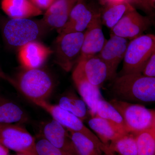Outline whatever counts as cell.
<instances>
[{
    "mask_svg": "<svg viewBox=\"0 0 155 155\" xmlns=\"http://www.w3.org/2000/svg\"><path fill=\"white\" fill-rule=\"evenodd\" d=\"M100 1H101V2L102 3H103V4L104 5L106 3L110 2V1H112V0H100Z\"/></svg>",
    "mask_w": 155,
    "mask_h": 155,
    "instance_id": "1f68e13d",
    "label": "cell"
},
{
    "mask_svg": "<svg viewBox=\"0 0 155 155\" xmlns=\"http://www.w3.org/2000/svg\"><path fill=\"white\" fill-rule=\"evenodd\" d=\"M39 9L46 10L55 0H30Z\"/></svg>",
    "mask_w": 155,
    "mask_h": 155,
    "instance_id": "83f0119b",
    "label": "cell"
},
{
    "mask_svg": "<svg viewBox=\"0 0 155 155\" xmlns=\"http://www.w3.org/2000/svg\"><path fill=\"white\" fill-rule=\"evenodd\" d=\"M129 41L127 39L110 35L98 54L107 68L108 80H113L117 76L118 66L124 59Z\"/></svg>",
    "mask_w": 155,
    "mask_h": 155,
    "instance_id": "9c48e42d",
    "label": "cell"
},
{
    "mask_svg": "<svg viewBox=\"0 0 155 155\" xmlns=\"http://www.w3.org/2000/svg\"><path fill=\"white\" fill-rule=\"evenodd\" d=\"M73 70L99 87L108 80L107 68L98 55L79 60Z\"/></svg>",
    "mask_w": 155,
    "mask_h": 155,
    "instance_id": "5bb4252c",
    "label": "cell"
},
{
    "mask_svg": "<svg viewBox=\"0 0 155 155\" xmlns=\"http://www.w3.org/2000/svg\"><path fill=\"white\" fill-rule=\"evenodd\" d=\"M13 78L15 88L32 103L47 101L54 87L52 76L41 68H23Z\"/></svg>",
    "mask_w": 155,
    "mask_h": 155,
    "instance_id": "7a4b0ae2",
    "label": "cell"
},
{
    "mask_svg": "<svg viewBox=\"0 0 155 155\" xmlns=\"http://www.w3.org/2000/svg\"><path fill=\"white\" fill-rule=\"evenodd\" d=\"M154 52V35H142L130 41L120 75L141 73L147 61Z\"/></svg>",
    "mask_w": 155,
    "mask_h": 155,
    "instance_id": "5b68a950",
    "label": "cell"
},
{
    "mask_svg": "<svg viewBox=\"0 0 155 155\" xmlns=\"http://www.w3.org/2000/svg\"><path fill=\"white\" fill-rule=\"evenodd\" d=\"M88 124L101 141L108 146L111 142L124 134L107 120L98 116L92 117L89 120Z\"/></svg>",
    "mask_w": 155,
    "mask_h": 155,
    "instance_id": "ffe728a7",
    "label": "cell"
},
{
    "mask_svg": "<svg viewBox=\"0 0 155 155\" xmlns=\"http://www.w3.org/2000/svg\"><path fill=\"white\" fill-rule=\"evenodd\" d=\"M0 78L5 81L10 83L12 86L14 87V78L6 74L3 71L1 67H0Z\"/></svg>",
    "mask_w": 155,
    "mask_h": 155,
    "instance_id": "f1b7e54d",
    "label": "cell"
},
{
    "mask_svg": "<svg viewBox=\"0 0 155 155\" xmlns=\"http://www.w3.org/2000/svg\"><path fill=\"white\" fill-rule=\"evenodd\" d=\"M101 10L102 24L111 29L128 11L135 8L126 0H112Z\"/></svg>",
    "mask_w": 155,
    "mask_h": 155,
    "instance_id": "ac0fdd59",
    "label": "cell"
},
{
    "mask_svg": "<svg viewBox=\"0 0 155 155\" xmlns=\"http://www.w3.org/2000/svg\"><path fill=\"white\" fill-rule=\"evenodd\" d=\"M131 5H133L140 8L146 12H150L153 8L150 5L147 0H126ZM134 7V6H133Z\"/></svg>",
    "mask_w": 155,
    "mask_h": 155,
    "instance_id": "4316f807",
    "label": "cell"
},
{
    "mask_svg": "<svg viewBox=\"0 0 155 155\" xmlns=\"http://www.w3.org/2000/svg\"><path fill=\"white\" fill-rule=\"evenodd\" d=\"M78 0H55L46 10L40 20L45 30L57 29L67 23L71 10Z\"/></svg>",
    "mask_w": 155,
    "mask_h": 155,
    "instance_id": "4fadbf2b",
    "label": "cell"
},
{
    "mask_svg": "<svg viewBox=\"0 0 155 155\" xmlns=\"http://www.w3.org/2000/svg\"><path fill=\"white\" fill-rule=\"evenodd\" d=\"M134 135L137 155H155V125Z\"/></svg>",
    "mask_w": 155,
    "mask_h": 155,
    "instance_id": "cb8c5ba5",
    "label": "cell"
},
{
    "mask_svg": "<svg viewBox=\"0 0 155 155\" xmlns=\"http://www.w3.org/2000/svg\"><path fill=\"white\" fill-rule=\"evenodd\" d=\"M27 114L16 103L0 96V124H22L28 121Z\"/></svg>",
    "mask_w": 155,
    "mask_h": 155,
    "instance_id": "d6986e66",
    "label": "cell"
},
{
    "mask_svg": "<svg viewBox=\"0 0 155 155\" xmlns=\"http://www.w3.org/2000/svg\"><path fill=\"white\" fill-rule=\"evenodd\" d=\"M100 12L101 10L93 9L85 0H78L71 10L67 23L58 30V35L84 32L96 15Z\"/></svg>",
    "mask_w": 155,
    "mask_h": 155,
    "instance_id": "30bf717a",
    "label": "cell"
},
{
    "mask_svg": "<svg viewBox=\"0 0 155 155\" xmlns=\"http://www.w3.org/2000/svg\"><path fill=\"white\" fill-rule=\"evenodd\" d=\"M58 105L77 116L82 121L87 115L86 105L82 99L72 92L66 94L60 98Z\"/></svg>",
    "mask_w": 155,
    "mask_h": 155,
    "instance_id": "7402d4cb",
    "label": "cell"
},
{
    "mask_svg": "<svg viewBox=\"0 0 155 155\" xmlns=\"http://www.w3.org/2000/svg\"><path fill=\"white\" fill-rule=\"evenodd\" d=\"M35 139V150L37 155H73L53 145L40 134Z\"/></svg>",
    "mask_w": 155,
    "mask_h": 155,
    "instance_id": "d4e9b609",
    "label": "cell"
},
{
    "mask_svg": "<svg viewBox=\"0 0 155 155\" xmlns=\"http://www.w3.org/2000/svg\"><path fill=\"white\" fill-rule=\"evenodd\" d=\"M1 30L4 41L11 48H19L36 41L45 29L40 21L29 18H10L2 20Z\"/></svg>",
    "mask_w": 155,
    "mask_h": 155,
    "instance_id": "3957f363",
    "label": "cell"
},
{
    "mask_svg": "<svg viewBox=\"0 0 155 155\" xmlns=\"http://www.w3.org/2000/svg\"><path fill=\"white\" fill-rule=\"evenodd\" d=\"M114 99L129 103L150 104L155 101V78L141 73L125 74L113 79Z\"/></svg>",
    "mask_w": 155,
    "mask_h": 155,
    "instance_id": "6da1fadb",
    "label": "cell"
},
{
    "mask_svg": "<svg viewBox=\"0 0 155 155\" xmlns=\"http://www.w3.org/2000/svg\"><path fill=\"white\" fill-rule=\"evenodd\" d=\"M40 135L58 148L76 155L68 130L56 120L44 123Z\"/></svg>",
    "mask_w": 155,
    "mask_h": 155,
    "instance_id": "9a60e30c",
    "label": "cell"
},
{
    "mask_svg": "<svg viewBox=\"0 0 155 155\" xmlns=\"http://www.w3.org/2000/svg\"><path fill=\"white\" fill-rule=\"evenodd\" d=\"M96 116L107 120L122 134H127L121 114L110 103L104 98L101 99L98 102Z\"/></svg>",
    "mask_w": 155,
    "mask_h": 155,
    "instance_id": "44dd1931",
    "label": "cell"
},
{
    "mask_svg": "<svg viewBox=\"0 0 155 155\" xmlns=\"http://www.w3.org/2000/svg\"><path fill=\"white\" fill-rule=\"evenodd\" d=\"M101 12L96 15L84 32V39L79 60L97 55L105 43Z\"/></svg>",
    "mask_w": 155,
    "mask_h": 155,
    "instance_id": "8fae6325",
    "label": "cell"
},
{
    "mask_svg": "<svg viewBox=\"0 0 155 155\" xmlns=\"http://www.w3.org/2000/svg\"><path fill=\"white\" fill-rule=\"evenodd\" d=\"M109 102L122 116L126 133L135 134L155 125L154 110L114 98Z\"/></svg>",
    "mask_w": 155,
    "mask_h": 155,
    "instance_id": "277c9868",
    "label": "cell"
},
{
    "mask_svg": "<svg viewBox=\"0 0 155 155\" xmlns=\"http://www.w3.org/2000/svg\"><path fill=\"white\" fill-rule=\"evenodd\" d=\"M18 50V60L23 69L41 68L52 54L51 48L37 40L30 42Z\"/></svg>",
    "mask_w": 155,
    "mask_h": 155,
    "instance_id": "7c38bea8",
    "label": "cell"
},
{
    "mask_svg": "<svg viewBox=\"0 0 155 155\" xmlns=\"http://www.w3.org/2000/svg\"><path fill=\"white\" fill-rule=\"evenodd\" d=\"M147 1L149 4L150 5L151 7V8L153 9L154 8L155 0H147Z\"/></svg>",
    "mask_w": 155,
    "mask_h": 155,
    "instance_id": "4dcf8cb0",
    "label": "cell"
},
{
    "mask_svg": "<svg viewBox=\"0 0 155 155\" xmlns=\"http://www.w3.org/2000/svg\"><path fill=\"white\" fill-rule=\"evenodd\" d=\"M26 155L25 154H23L22 153H17L16 155Z\"/></svg>",
    "mask_w": 155,
    "mask_h": 155,
    "instance_id": "d6a6232c",
    "label": "cell"
},
{
    "mask_svg": "<svg viewBox=\"0 0 155 155\" xmlns=\"http://www.w3.org/2000/svg\"><path fill=\"white\" fill-rule=\"evenodd\" d=\"M116 155H137V145L135 135L127 133L121 136L109 145Z\"/></svg>",
    "mask_w": 155,
    "mask_h": 155,
    "instance_id": "603a6c76",
    "label": "cell"
},
{
    "mask_svg": "<svg viewBox=\"0 0 155 155\" xmlns=\"http://www.w3.org/2000/svg\"><path fill=\"white\" fill-rule=\"evenodd\" d=\"M72 79L78 91L89 110L92 117L96 115L98 102L103 98L100 87L92 84L85 78L73 70Z\"/></svg>",
    "mask_w": 155,
    "mask_h": 155,
    "instance_id": "2e32d148",
    "label": "cell"
},
{
    "mask_svg": "<svg viewBox=\"0 0 155 155\" xmlns=\"http://www.w3.org/2000/svg\"><path fill=\"white\" fill-rule=\"evenodd\" d=\"M141 74L147 77L155 78V52L147 61Z\"/></svg>",
    "mask_w": 155,
    "mask_h": 155,
    "instance_id": "484cf974",
    "label": "cell"
},
{
    "mask_svg": "<svg viewBox=\"0 0 155 155\" xmlns=\"http://www.w3.org/2000/svg\"><path fill=\"white\" fill-rule=\"evenodd\" d=\"M0 155H10L8 149L0 143Z\"/></svg>",
    "mask_w": 155,
    "mask_h": 155,
    "instance_id": "f546056e",
    "label": "cell"
},
{
    "mask_svg": "<svg viewBox=\"0 0 155 155\" xmlns=\"http://www.w3.org/2000/svg\"><path fill=\"white\" fill-rule=\"evenodd\" d=\"M149 17L143 16L135 8L128 11L113 28L110 35H116L130 41L142 35L150 26Z\"/></svg>",
    "mask_w": 155,
    "mask_h": 155,
    "instance_id": "ba28073f",
    "label": "cell"
},
{
    "mask_svg": "<svg viewBox=\"0 0 155 155\" xmlns=\"http://www.w3.org/2000/svg\"><path fill=\"white\" fill-rule=\"evenodd\" d=\"M35 137L19 124H0V143L17 153L37 155Z\"/></svg>",
    "mask_w": 155,
    "mask_h": 155,
    "instance_id": "52a82bcc",
    "label": "cell"
},
{
    "mask_svg": "<svg viewBox=\"0 0 155 155\" xmlns=\"http://www.w3.org/2000/svg\"><path fill=\"white\" fill-rule=\"evenodd\" d=\"M1 6L10 18H29L43 14L30 0H1Z\"/></svg>",
    "mask_w": 155,
    "mask_h": 155,
    "instance_id": "e0dca14e",
    "label": "cell"
},
{
    "mask_svg": "<svg viewBox=\"0 0 155 155\" xmlns=\"http://www.w3.org/2000/svg\"><path fill=\"white\" fill-rule=\"evenodd\" d=\"M83 39L84 32L58 35L51 48L54 63L66 72L70 71L79 61Z\"/></svg>",
    "mask_w": 155,
    "mask_h": 155,
    "instance_id": "8992f818",
    "label": "cell"
}]
</instances>
